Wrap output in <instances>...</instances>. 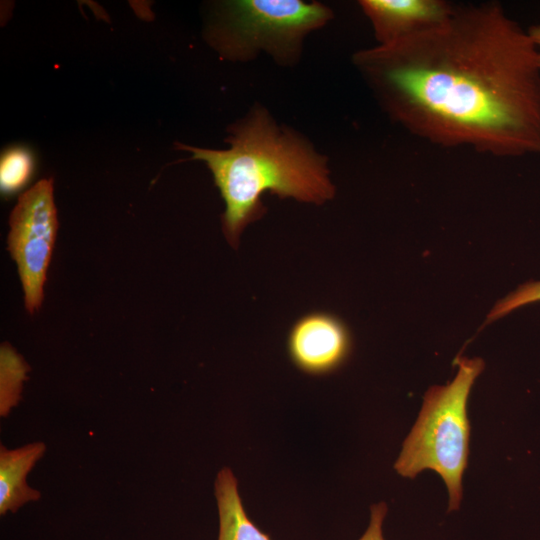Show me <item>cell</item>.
Masks as SVG:
<instances>
[{"instance_id": "7a4b0ae2", "label": "cell", "mask_w": 540, "mask_h": 540, "mask_svg": "<svg viewBox=\"0 0 540 540\" xmlns=\"http://www.w3.org/2000/svg\"><path fill=\"white\" fill-rule=\"evenodd\" d=\"M228 130L227 149L175 145L211 171L225 203L222 229L232 246L265 212L261 198L266 192L317 205L334 197L326 156L300 133L278 125L266 108L254 106Z\"/></svg>"}, {"instance_id": "7c38bea8", "label": "cell", "mask_w": 540, "mask_h": 540, "mask_svg": "<svg viewBox=\"0 0 540 540\" xmlns=\"http://www.w3.org/2000/svg\"><path fill=\"white\" fill-rule=\"evenodd\" d=\"M535 302H540V281H531L523 284L517 290L497 302L487 315L485 324H489L519 307Z\"/></svg>"}, {"instance_id": "4fadbf2b", "label": "cell", "mask_w": 540, "mask_h": 540, "mask_svg": "<svg viewBox=\"0 0 540 540\" xmlns=\"http://www.w3.org/2000/svg\"><path fill=\"white\" fill-rule=\"evenodd\" d=\"M387 510V505L384 502L371 506L369 525L359 540H385L383 536V523Z\"/></svg>"}, {"instance_id": "5bb4252c", "label": "cell", "mask_w": 540, "mask_h": 540, "mask_svg": "<svg viewBox=\"0 0 540 540\" xmlns=\"http://www.w3.org/2000/svg\"><path fill=\"white\" fill-rule=\"evenodd\" d=\"M528 35L537 50L538 65L540 68V23L530 26L527 29Z\"/></svg>"}, {"instance_id": "30bf717a", "label": "cell", "mask_w": 540, "mask_h": 540, "mask_svg": "<svg viewBox=\"0 0 540 540\" xmlns=\"http://www.w3.org/2000/svg\"><path fill=\"white\" fill-rule=\"evenodd\" d=\"M30 367L24 358L7 342L0 348V416L7 417L22 398L24 382Z\"/></svg>"}, {"instance_id": "8992f818", "label": "cell", "mask_w": 540, "mask_h": 540, "mask_svg": "<svg viewBox=\"0 0 540 540\" xmlns=\"http://www.w3.org/2000/svg\"><path fill=\"white\" fill-rule=\"evenodd\" d=\"M352 339L346 324L327 312H311L300 317L287 337L292 363L302 372L320 376L338 369L347 360Z\"/></svg>"}, {"instance_id": "9c48e42d", "label": "cell", "mask_w": 540, "mask_h": 540, "mask_svg": "<svg viewBox=\"0 0 540 540\" xmlns=\"http://www.w3.org/2000/svg\"><path fill=\"white\" fill-rule=\"evenodd\" d=\"M214 495L219 518L218 540H271L247 515L231 468L218 471Z\"/></svg>"}, {"instance_id": "8fae6325", "label": "cell", "mask_w": 540, "mask_h": 540, "mask_svg": "<svg viewBox=\"0 0 540 540\" xmlns=\"http://www.w3.org/2000/svg\"><path fill=\"white\" fill-rule=\"evenodd\" d=\"M33 158L23 147L6 150L0 161V190L8 196L23 188L33 173Z\"/></svg>"}, {"instance_id": "ba28073f", "label": "cell", "mask_w": 540, "mask_h": 540, "mask_svg": "<svg viewBox=\"0 0 540 540\" xmlns=\"http://www.w3.org/2000/svg\"><path fill=\"white\" fill-rule=\"evenodd\" d=\"M44 442L36 441L9 449L0 446V514L15 513L41 493L27 483V475L46 452Z\"/></svg>"}, {"instance_id": "52a82bcc", "label": "cell", "mask_w": 540, "mask_h": 540, "mask_svg": "<svg viewBox=\"0 0 540 540\" xmlns=\"http://www.w3.org/2000/svg\"><path fill=\"white\" fill-rule=\"evenodd\" d=\"M455 4L443 0H361L376 45H389L443 23Z\"/></svg>"}, {"instance_id": "277c9868", "label": "cell", "mask_w": 540, "mask_h": 540, "mask_svg": "<svg viewBox=\"0 0 540 540\" xmlns=\"http://www.w3.org/2000/svg\"><path fill=\"white\" fill-rule=\"evenodd\" d=\"M333 17L319 2L235 0L222 2L207 28L211 46L231 61H248L265 52L281 65H292L305 37Z\"/></svg>"}, {"instance_id": "5b68a950", "label": "cell", "mask_w": 540, "mask_h": 540, "mask_svg": "<svg viewBox=\"0 0 540 540\" xmlns=\"http://www.w3.org/2000/svg\"><path fill=\"white\" fill-rule=\"evenodd\" d=\"M53 179H41L25 191L13 208L7 248L17 265L28 313L42 304L44 285L58 230Z\"/></svg>"}, {"instance_id": "3957f363", "label": "cell", "mask_w": 540, "mask_h": 540, "mask_svg": "<svg viewBox=\"0 0 540 540\" xmlns=\"http://www.w3.org/2000/svg\"><path fill=\"white\" fill-rule=\"evenodd\" d=\"M457 364L458 372L450 383L425 393L419 416L394 464L405 478L413 479L427 469L438 473L448 490V511L457 510L462 500L470 437L467 401L485 366L481 358L460 357Z\"/></svg>"}, {"instance_id": "6da1fadb", "label": "cell", "mask_w": 540, "mask_h": 540, "mask_svg": "<svg viewBox=\"0 0 540 540\" xmlns=\"http://www.w3.org/2000/svg\"><path fill=\"white\" fill-rule=\"evenodd\" d=\"M385 113L432 144L540 155V68L527 30L497 2L455 4L423 33L357 51Z\"/></svg>"}]
</instances>
